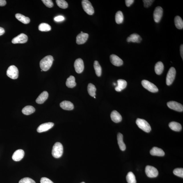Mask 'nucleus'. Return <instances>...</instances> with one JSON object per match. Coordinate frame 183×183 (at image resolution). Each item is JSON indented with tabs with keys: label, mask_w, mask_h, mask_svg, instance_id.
Here are the masks:
<instances>
[{
	"label": "nucleus",
	"mask_w": 183,
	"mask_h": 183,
	"mask_svg": "<svg viewBox=\"0 0 183 183\" xmlns=\"http://www.w3.org/2000/svg\"><path fill=\"white\" fill-rule=\"evenodd\" d=\"M53 57L51 55L45 57L40 62V66L42 71H46L51 67L54 61Z\"/></svg>",
	"instance_id": "nucleus-1"
},
{
	"label": "nucleus",
	"mask_w": 183,
	"mask_h": 183,
	"mask_svg": "<svg viewBox=\"0 0 183 183\" xmlns=\"http://www.w3.org/2000/svg\"><path fill=\"white\" fill-rule=\"evenodd\" d=\"M63 153V147L62 143L57 142L54 145L52 150V155L55 158H60Z\"/></svg>",
	"instance_id": "nucleus-2"
},
{
	"label": "nucleus",
	"mask_w": 183,
	"mask_h": 183,
	"mask_svg": "<svg viewBox=\"0 0 183 183\" xmlns=\"http://www.w3.org/2000/svg\"><path fill=\"white\" fill-rule=\"evenodd\" d=\"M136 123L139 128L145 132L149 133L151 130L149 124L146 120L138 118L136 121Z\"/></svg>",
	"instance_id": "nucleus-3"
},
{
	"label": "nucleus",
	"mask_w": 183,
	"mask_h": 183,
	"mask_svg": "<svg viewBox=\"0 0 183 183\" xmlns=\"http://www.w3.org/2000/svg\"><path fill=\"white\" fill-rule=\"evenodd\" d=\"M19 73L17 68L14 65L10 66L7 71V76L13 80L17 79L18 78Z\"/></svg>",
	"instance_id": "nucleus-4"
},
{
	"label": "nucleus",
	"mask_w": 183,
	"mask_h": 183,
	"mask_svg": "<svg viewBox=\"0 0 183 183\" xmlns=\"http://www.w3.org/2000/svg\"><path fill=\"white\" fill-rule=\"evenodd\" d=\"M82 3V8L86 13L89 15H92L94 13V8L90 1L88 0H83Z\"/></svg>",
	"instance_id": "nucleus-5"
},
{
	"label": "nucleus",
	"mask_w": 183,
	"mask_h": 183,
	"mask_svg": "<svg viewBox=\"0 0 183 183\" xmlns=\"http://www.w3.org/2000/svg\"><path fill=\"white\" fill-rule=\"evenodd\" d=\"M141 84L143 87L151 92L156 93L158 91L156 86L148 80H143L141 82Z\"/></svg>",
	"instance_id": "nucleus-6"
},
{
	"label": "nucleus",
	"mask_w": 183,
	"mask_h": 183,
	"mask_svg": "<svg viewBox=\"0 0 183 183\" xmlns=\"http://www.w3.org/2000/svg\"><path fill=\"white\" fill-rule=\"evenodd\" d=\"M176 71L174 68L171 67L168 71L166 78V84L168 86L171 85L174 80Z\"/></svg>",
	"instance_id": "nucleus-7"
},
{
	"label": "nucleus",
	"mask_w": 183,
	"mask_h": 183,
	"mask_svg": "<svg viewBox=\"0 0 183 183\" xmlns=\"http://www.w3.org/2000/svg\"><path fill=\"white\" fill-rule=\"evenodd\" d=\"M145 172L147 176L150 178L156 177L158 175V172L156 168L152 166H147Z\"/></svg>",
	"instance_id": "nucleus-8"
},
{
	"label": "nucleus",
	"mask_w": 183,
	"mask_h": 183,
	"mask_svg": "<svg viewBox=\"0 0 183 183\" xmlns=\"http://www.w3.org/2000/svg\"><path fill=\"white\" fill-rule=\"evenodd\" d=\"M28 40L27 36L24 33L20 34L14 38L12 39V42L13 44H24Z\"/></svg>",
	"instance_id": "nucleus-9"
},
{
	"label": "nucleus",
	"mask_w": 183,
	"mask_h": 183,
	"mask_svg": "<svg viewBox=\"0 0 183 183\" xmlns=\"http://www.w3.org/2000/svg\"><path fill=\"white\" fill-rule=\"evenodd\" d=\"M163 14V9L161 7H156L153 13L154 19L156 23H158L160 22L162 18Z\"/></svg>",
	"instance_id": "nucleus-10"
},
{
	"label": "nucleus",
	"mask_w": 183,
	"mask_h": 183,
	"mask_svg": "<svg viewBox=\"0 0 183 183\" xmlns=\"http://www.w3.org/2000/svg\"><path fill=\"white\" fill-rule=\"evenodd\" d=\"M167 105L169 108L178 112H182L183 106L182 104L175 101H170L167 103Z\"/></svg>",
	"instance_id": "nucleus-11"
},
{
	"label": "nucleus",
	"mask_w": 183,
	"mask_h": 183,
	"mask_svg": "<svg viewBox=\"0 0 183 183\" xmlns=\"http://www.w3.org/2000/svg\"><path fill=\"white\" fill-rule=\"evenodd\" d=\"M74 67L75 70L78 73H82L84 69V63L83 60L81 58H78L75 61Z\"/></svg>",
	"instance_id": "nucleus-12"
},
{
	"label": "nucleus",
	"mask_w": 183,
	"mask_h": 183,
	"mask_svg": "<svg viewBox=\"0 0 183 183\" xmlns=\"http://www.w3.org/2000/svg\"><path fill=\"white\" fill-rule=\"evenodd\" d=\"M54 125V123L51 122L42 124L37 128V131L38 133L46 132L52 128Z\"/></svg>",
	"instance_id": "nucleus-13"
},
{
	"label": "nucleus",
	"mask_w": 183,
	"mask_h": 183,
	"mask_svg": "<svg viewBox=\"0 0 183 183\" xmlns=\"http://www.w3.org/2000/svg\"><path fill=\"white\" fill-rule=\"evenodd\" d=\"M110 60L112 64L114 66L119 67L123 65V62L119 57L114 54L111 55Z\"/></svg>",
	"instance_id": "nucleus-14"
},
{
	"label": "nucleus",
	"mask_w": 183,
	"mask_h": 183,
	"mask_svg": "<svg viewBox=\"0 0 183 183\" xmlns=\"http://www.w3.org/2000/svg\"><path fill=\"white\" fill-rule=\"evenodd\" d=\"M89 35L87 33H80L77 36L76 42L78 44H82L85 43L88 38Z\"/></svg>",
	"instance_id": "nucleus-15"
},
{
	"label": "nucleus",
	"mask_w": 183,
	"mask_h": 183,
	"mask_svg": "<svg viewBox=\"0 0 183 183\" xmlns=\"http://www.w3.org/2000/svg\"><path fill=\"white\" fill-rule=\"evenodd\" d=\"M25 155V152L23 150H18L14 152L12 156V158L14 161H18L21 160Z\"/></svg>",
	"instance_id": "nucleus-16"
},
{
	"label": "nucleus",
	"mask_w": 183,
	"mask_h": 183,
	"mask_svg": "<svg viewBox=\"0 0 183 183\" xmlns=\"http://www.w3.org/2000/svg\"><path fill=\"white\" fill-rule=\"evenodd\" d=\"M142 40V38L140 36L136 33H134L131 35L130 36L127 38V42L140 43Z\"/></svg>",
	"instance_id": "nucleus-17"
},
{
	"label": "nucleus",
	"mask_w": 183,
	"mask_h": 183,
	"mask_svg": "<svg viewBox=\"0 0 183 183\" xmlns=\"http://www.w3.org/2000/svg\"><path fill=\"white\" fill-rule=\"evenodd\" d=\"M48 96H49V94L47 91H44L39 95L36 100V101L38 104H42L47 99Z\"/></svg>",
	"instance_id": "nucleus-18"
},
{
	"label": "nucleus",
	"mask_w": 183,
	"mask_h": 183,
	"mask_svg": "<svg viewBox=\"0 0 183 183\" xmlns=\"http://www.w3.org/2000/svg\"><path fill=\"white\" fill-rule=\"evenodd\" d=\"M60 105L61 108L66 110H72L74 108V106L73 103L68 101H64L61 102Z\"/></svg>",
	"instance_id": "nucleus-19"
},
{
	"label": "nucleus",
	"mask_w": 183,
	"mask_h": 183,
	"mask_svg": "<svg viewBox=\"0 0 183 183\" xmlns=\"http://www.w3.org/2000/svg\"><path fill=\"white\" fill-rule=\"evenodd\" d=\"M111 117L112 121L115 123H119L122 120L121 115L117 111L115 110L113 111L111 113Z\"/></svg>",
	"instance_id": "nucleus-20"
},
{
	"label": "nucleus",
	"mask_w": 183,
	"mask_h": 183,
	"mask_svg": "<svg viewBox=\"0 0 183 183\" xmlns=\"http://www.w3.org/2000/svg\"><path fill=\"white\" fill-rule=\"evenodd\" d=\"M150 153L152 156H163L165 155L164 152L161 149L154 147L150 151Z\"/></svg>",
	"instance_id": "nucleus-21"
},
{
	"label": "nucleus",
	"mask_w": 183,
	"mask_h": 183,
	"mask_svg": "<svg viewBox=\"0 0 183 183\" xmlns=\"http://www.w3.org/2000/svg\"><path fill=\"white\" fill-rule=\"evenodd\" d=\"M117 138L118 145L120 149L122 151H124L126 149V146L123 141V135L119 133L117 134Z\"/></svg>",
	"instance_id": "nucleus-22"
},
{
	"label": "nucleus",
	"mask_w": 183,
	"mask_h": 183,
	"mask_svg": "<svg viewBox=\"0 0 183 183\" xmlns=\"http://www.w3.org/2000/svg\"><path fill=\"white\" fill-rule=\"evenodd\" d=\"M118 86L115 88V90L117 91H121L126 87L127 82L123 80H117Z\"/></svg>",
	"instance_id": "nucleus-23"
},
{
	"label": "nucleus",
	"mask_w": 183,
	"mask_h": 183,
	"mask_svg": "<svg viewBox=\"0 0 183 183\" xmlns=\"http://www.w3.org/2000/svg\"><path fill=\"white\" fill-rule=\"evenodd\" d=\"M169 127L172 130L175 131H180L182 129V126L180 124L176 122H171L169 124Z\"/></svg>",
	"instance_id": "nucleus-24"
},
{
	"label": "nucleus",
	"mask_w": 183,
	"mask_h": 183,
	"mask_svg": "<svg viewBox=\"0 0 183 183\" xmlns=\"http://www.w3.org/2000/svg\"><path fill=\"white\" fill-rule=\"evenodd\" d=\"M15 17L19 21L23 24H28L30 22V19L29 18L25 17L21 14L17 13L16 14Z\"/></svg>",
	"instance_id": "nucleus-25"
},
{
	"label": "nucleus",
	"mask_w": 183,
	"mask_h": 183,
	"mask_svg": "<svg viewBox=\"0 0 183 183\" xmlns=\"http://www.w3.org/2000/svg\"><path fill=\"white\" fill-rule=\"evenodd\" d=\"M35 109L34 107L30 105H28L22 109L23 113L25 115H28L33 113L35 112Z\"/></svg>",
	"instance_id": "nucleus-26"
},
{
	"label": "nucleus",
	"mask_w": 183,
	"mask_h": 183,
	"mask_svg": "<svg viewBox=\"0 0 183 183\" xmlns=\"http://www.w3.org/2000/svg\"><path fill=\"white\" fill-rule=\"evenodd\" d=\"M164 70V65L162 62H159L156 64L155 66V73L157 75H160Z\"/></svg>",
	"instance_id": "nucleus-27"
},
{
	"label": "nucleus",
	"mask_w": 183,
	"mask_h": 183,
	"mask_svg": "<svg viewBox=\"0 0 183 183\" xmlns=\"http://www.w3.org/2000/svg\"><path fill=\"white\" fill-rule=\"evenodd\" d=\"M75 78L74 76H70L69 78H67L66 82V85L67 87L70 88H72L75 87L76 84L75 82Z\"/></svg>",
	"instance_id": "nucleus-28"
},
{
	"label": "nucleus",
	"mask_w": 183,
	"mask_h": 183,
	"mask_svg": "<svg viewBox=\"0 0 183 183\" xmlns=\"http://www.w3.org/2000/svg\"><path fill=\"white\" fill-rule=\"evenodd\" d=\"M176 27L178 29H182L183 28V21L182 18L178 16L176 17L174 19Z\"/></svg>",
	"instance_id": "nucleus-29"
},
{
	"label": "nucleus",
	"mask_w": 183,
	"mask_h": 183,
	"mask_svg": "<svg viewBox=\"0 0 183 183\" xmlns=\"http://www.w3.org/2000/svg\"><path fill=\"white\" fill-rule=\"evenodd\" d=\"M96 89L95 86L92 84H89L88 86V91L89 94L91 97L96 95Z\"/></svg>",
	"instance_id": "nucleus-30"
},
{
	"label": "nucleus",
	"mask_w": 183,
	"mask_h": 183,
	"mask_svg": "<svg viewBox=\"0 0 183 183\" xmlns=\"http://www.w3.org/2000/svg\"><path fill=\"white\" fill-rule=\"evenodd\" d=\"M94 67L97 76L98 77L101 76L102 73V68L97 61H95Z\"/></svg>",
	"instance_id": "nucleus-31"
},
{
	"label": "nucleus",
	"mask_w": 183,
	"mask_h": 183,
	"mask_svg": "<svg viewBox=\"0 0 183 183\" xmlns=\"http://www.w3.org/2000/svg\"><path fill=\"white\" fill-rule=\"evenodd\" d=\"M115 19L117 24H120L123 23L124 20L123 13L121 11H118L117 12L115 15Z\"/></svg>",
	"instance_id": "nucleus-32"
},
{
	"label": "nucleus",
	"mask_w": 183,
	"mask_h": 183,
	"mask_svg": "<svg viewBox=\"0 0 183 183\" xmlns=\"http://www.w3.org/2000/svg\"><path fill=\"white\" fill-rule=\"evenodd\" d=\"M38 29L42 32H47L50 31L51 29V27L46 23H42L39 25Z\"/></svg>",
	"instance_id": "nucleus-33"
},
{
	"label": "nucleus",
	"mask_w": 183,
	"mask_h": 183,
	"mask_svg": "<svg viewBox=\"0 0 183 183\" xmlns=\"http://www.w3.org/2000/svg\"><path fill=\"white\" fill-rule=\"evenodd\" d=\"M126 179L128 183H136L135 176L132 172H129L127 174Z\"/></svg>",
	"instance_id": "nucleus-34"
},
{
	"label": "nucleus",
	"mask_w": 183,
	"mask_h": 183,
	"mask_svg": "<svg viewBox=\"0 0 183 183\" xmlns=\"http://www.w3.org/2000/svg\"><path fill=\"white\" fill-rule=\"evenodd\" d=\"M56 2L57 6L60 8L65 9L68 8V3L65 1H64V0H56Z\"/></svg>",
	"instance_id": "nucleus-35"
},
{
	"label": "nucleus",
	"mask_w": 183,
	"mask_h": 183,
	"mask_svg": "<svg viewBox=\"0 0 183 183\" xmlns=\"http://www.w3.org/2000/svg\"><path fill=\"white\" fill-rule=\"evenodd\" d=\"M174 174L177 176L183 178V168H176L173 171Z\"/></svg>",
	"instance_id": "nucleus-36"
},
{
	"label": "nucleus",
	"mask_w": 183,
	"mask_h": 183,
	"mask_svg": "<svg viewBox=\"0 0 183 183\" xmlns=\"http://www.w3.org/2000/svg\"><path fill=\"white\" fill-rule=\"evenodd\" d=\"M19 183H36L35 181L29 177L24 178L19 181Z\"/></svg>",
	"instance_id": "nucleus-37"
},
{
	"label": "nucleus",
	"mask_w": 183,
	"mask_h": 183,
	"mask_svg": "<svg viewBox=\"0 0 183 183\" xmlns=\"http://www.w3.org/2000/svg\"><path fill=\"white\" fill-rule=\"evenodd\" d=\"M42 1L45 6L48 8H51L53 6V3L51 0H42Z\"/></svg>",
	"instance_id": "nucleus-38"
},
{
	"label": "nucleus",
	"mask_w": 183,
	"mask_h": 183,
	"mask_svg": "<svg viewBox=\"0 0 183 183\" xmlns=\"http://www.w3.org/2000/svg\"><path fill=\"white\" fill-rule=\"evenodd\" d=\"M154 1H152V0H144V1H143V3H144V7L145 8H148L151 6Z\"/></svg>",
	"instance_id": "nucleus-39"
},
{
	"label": "nucleus",
	"mask_w": 183,
	"mask_h": 183,
	"mask_svg": "<svg viewBox=\"0 0 183 183\" xmlns=\"http://www.w3.org/2000/svg\"><path fill=\"white\" fill-rule=\"evenodd\" d=\"M40 183H54L51 180L46 177H42L41 179Z\"/></svg>",
	"instance_id": "nucleus-40"
},
{
	"label": "nucleus",
	"mask_w": 183,
	"mask_h": 183,
	"mask_svg": "<svg viewBox=\"0 0 183 183\" xmlns=\"http://www.w3.org/2000/svg\"><path fill=\"white\" fill-rule=\"evenodd\" d=\"M64 19H65L64 17L62 16H57V17H55L54 19V21H57V22L63 21Z\"/></svg>",
	"instance_id": "nucleus-41"
},
{
	"label": "nucleus",
	"mask_w": 183,
	"mask_h": 183,
	"mask_svg": "<svg viewBox=\"0 0 183 183\" xmlns=\"http://www.w3.org/2000/svg\"><path fill=\"white\" fill-rule=\"evenodd\" d=\"M134 0H125V4L127 7H129L134 2Z\"/></svg>",
	"instance_id": "nucleus-42"
},
{
	"label": "nucleus",
	"mask_w": 183,
	"mask_h": 183,
	"mask_svg": "<svg viewBox=\"0 0 183 183\" xmlns=\"http://www.w3.org/2000/svg\"><path fill=\"white\" fill-rule=\"evenodd\" d=\"M6 1L5 0H0V6H4L6 5Z\"/></svg>",
	"instance_id": "nucleus-43"
},
{
	"label": "nucleus",
	"mask_w": 183,
	"mask_h": 183,
	"mask_svg": "<svg viewBox=\"0 0 183 183\" xmlns=\"http://www.w3.org/2000/svg\"><path fill=\"white\" fill-rule=\"evenodd\" d=\"M180 52L181 57H182V60L183 59V44L181 45L180 47Z\"/></svg>",
	"instance_id": "nucleus-44"
},
{
	"label": "nucleus",
	"mask_w": 183,
	"mask_h": 183,
	"mask_svg": "<svg viewBox=\"0 0 183 183\" xmlns=\"http://www.w3.org/2000/svg\"><path fill=\"white\" fill-rule=\"evenodd\" d=\"M5 30L4 29L0 27V36L3 35L5 33Z\"/></svg>",
	"instance_id": "nucleus-45"
},
{
	"label": "nucleus",
	"mask_w": 183,
	"mask_h": 183,
	"mask_svg": "<svg viewBox=\"0 0 183 183\" xmlns=\"http://www.w3.org/2000/svg\"><path fill=\"white\" fill-rule=\"evenodd\" d=\"M114 85H116V84L115 83H114Z\"/></svg>",
	"instance_id": "nucleus-46"
},
{
	"label": "nucleus",
	"mask_w": 183,
	"mask_h": 183,
	"mask_svg": "<svg viewBox=\"0 0 183 183\" xmlns=\"http://www.w3.org/2000/svg\"><path fill=\"white\" fill-rule=\"evenodd\" d=\"M81 183H85V182H81Z\"/></svg>",
	"instance_id": "nucleus-47"
},
{
	"label": "nucleus",
	"mask_w": 183,
	"mask_h": 183,
	"mask_svg": "<svg viewBox=\"0 0 183 183\" xmlns=\"http://www.w3.org/2000/svg\"><path fill=\"white\" fill-rule=\"evenodd\" d=\"M94 97V98H96V97H95V96Z\"/></svg>",
	"instance_id": "nucleus-48"
},
{
	"label": "nucleus",
	"mask_w": 183,
	"mask_h": 183,
	"mask_svg": "<svg viewBox=\"0 0 183 183\" xmlns=\"http://www.w3.org/2000/svg\"><path fill=\"white\" fill-rule=\"evenodd\" d=\"M41 71H42V70H41Z\"/></svg>",
	"instance_id": "nucleus-49"
}]
</instances>
